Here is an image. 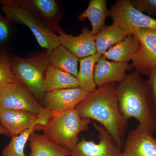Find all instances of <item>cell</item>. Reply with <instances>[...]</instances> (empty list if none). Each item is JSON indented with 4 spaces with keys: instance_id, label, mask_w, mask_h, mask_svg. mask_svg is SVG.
I'll list each match as a JSON object with an SVG mask.
<instances>
[{
    "instance_id": "cell-9",
    "label": "cell",
    "mask_w": 156,
    "mask_h": 156,
    "mask_svg": "<svg viewBox=\"0 0 156 156\" xmlns=\"http://www.w3.org/2000/svg\"><path fill=\"white\" fill-rule=\"evenodd\" d=\"M132 34L137 37L140 46L131 57V66L149 77L156 67V30L139 29Z\"/></svg>"
},
{
    "instance_id": "cell-6",
    "label": "cell",
    "mask_w": 156,
    "mask_h": 156,
    "mask_svg": "<svg viewBox=\"0 0 156 156\" xmlns=\"http://www.w3.org/2000/svg\"><path fill=\"white\" fill-rule=\"evenodd\" d=\"M113 23L127 35L139 29L156 30V20L140 12L130 0H118L108 11Z\"/></svg>"
},
{
    "instance_id": "cell-8",
    "label": "cell",
    "mask_w": 156,
    "mask_h": 156,
    "mask_svg": "<svg viewBox=\"0 0 156 156\" xmlns=\"http://www.w3.org/2000/svg\"><path fill=\"white\" fill-rule=\"evenodd\" d=\"M0 101L2 108L23 111L36 116L44 107L30 90L20 81L0 89Z\"/></svg>"
},
{
    "instance_id": "cell-5",
    "label": "cell",
    "mask_w": 156,
    "mask_h": 156,
    "mask_svg": "<svg viewBox=\"0 0 156 156\" xmlns=\"http://www.w3.org/2000/svg\"><path fill=\"white\" fill-rule=\"evenodd\" d=\"M1 11L12 23L25 26L35 38L39 45L50 52L60 44L58 35L46 27L30 12L17 5L12 0H0Z\"/></svg>"
},
{
    "instance_id": "cell-10",
    "label": "cell",
    "mask_w": 156,
    "mask_h": 156,
    "mask_svg": "<svg viewBox=\"0 0 156 156\" xmlns=\"http://www.w3.org/2000/svg\"><path fill=\"white\" fill-rule=\"evenodd\" d=\"M93 126L98 132L99 141L86 140L83 137L71 151V156H122V151L103 127L95 123Z\"/></svg>"
},
{
    "instance_id": "cell-13",
    "label": "cell",
    "mask_w": 156,
    "mask_h": 156,
    "mask_svg": "<svg viewBox=\"0 0 156 156\" xmlns=\"http://www.w3.org/2000/svg\"><path fill=\"white\" fill-rule=\"evenodd\" d=\"M128 62L109 61L101 56L94 67V80L96 86L101 87L110 83H121L128 75L126 72L132 69Z\"/></svg>"
},
{
    "instance_id": "cell-3",
    "label": "cell",
    "mask_w": 156,
    "mask_h": 156,
    "mask_svg": "<svg viewBox=\"0 0 156 156\" xmlns=\"http://www.w3.org/2000/svg\"><path fill=\"white\" fill-rule=\"evenodd\" d=\"M50 54L49 51L45 50L31 53L25 57L10 56V62L14 74L43 105L46 94L44 80L50 65Z\"/></svg>"
},
{
    "instance_id": "cell-29",
    "label": "cell",
    "mask_w": 156,
    "mask_h": 156,
    "mask_svg": "<svg viewBox=\"0 0 156 156\" xmlns=\"http://www.w3.org/2000/svg\"><path fill=\"white\" fill-rule=\"evenodd\" d=\"M0 134L8 136H11L9 131L5 129L1 124H0Z\"/></svg>"
},
{
    "instance_id": "cell-31",
    "label": "cell",
    "mask_w": 156,
    "mask_h": 156,
    "mask_svg": "<svg viewBox=\"0 0 156 156\" xmlns=\"http://www.w3.org/2000/svg\"><path fill=\"white\" fill-rule=\"evenodd\" d=\"M68 156H71V155Z\"/></svg>"
},
{
    "instance_id": "cell-26",
    "label": "cell",
    "mask_w": 156,
    "mask_h": 156,
    "mask_svg": "<svg viewBox=\"0 0 156 156\" xmlns=\"http://www.w3.org/2000/svg\"><path fill=\"white\" fill-rule=\"evenodd\" d=\"M131 2L140 12H145L150 17L156 16V0H132Z\"/></svg>"
},
{
    "instance_id": "cell-28",
    "label": "cell",
    "mask_w": 156,
    "mask_h": 156,
    "mask_svg": "<svg viewBox=\"0 0 156 156\" xmlns=\"http://www.w3.org/2000/svg\"><path fill=\"white\" fill-rule=\"evenodd\" d=\"M147 81L152 102L156 111V67Z\"/></svg>"
},
{
    "instance_id": "cell-27",
    "label": "cell",
    "mask_w": 156,
    "mask_h": 156,
    "mask_svg": "<svg viewBox=\"0 0 156 156\" xmlns=\"http://www.w3.org/2000/svg\"><path fill=\"white\" fill-rule=\"evenodd\" d=\"M53 116V112L50 109L44 107L37 116V126L41 127L42 129L50 122Z\"/></svg>"
},
{
    "instance_id": "cell-12",
    "label": "cell",
    "mask_w": 156,
    "mask_h": 156,
    "mask_svg": "<svg viewBox=\"0 0 156 156\" xmlns=\"http://www.w3.org/2000/svg\"><path fill=\"white\" fill-rule=\"evenodd\" d=\"M89 94L80 87L47 92L43 105L58 113L75 108Z\"/></svg>"
},
{
    "instance_id": "cell-23",
    "label": "cell",
    "mask_w": 156,
    "mask_h": 156,
    "mask_svg": "<svg viewBox=\"0 0 156 156\" xmlns=\"http://www.w3.org/2000/svg\"><path fill=\"white\" fill-rule=\"evenodd\" d=\"M42 130L41 128H30L16 136H11V141L4 147L2 154V156H31L26 155L24 148L26 144L32 133Z\"/></svg>"
},
{
    "instance_id": "cell-22",
    "label": "cell",
    "mask_w": 156,
    "mask_h": 156,
    "mask_svg": "<svg viewBox=\"0 0 156 156\" xmlns=\"http://www.w3.org/2000/svg\"><path fill=\"white\" fill-rule=\"evenodd\" d=\"M101 56L96 53L80 59V69L76 78L79 87L89 94L94 92L97 89L94 80V67Z\"/></svg>"
},
{
    "instance_id": "cell-17",
    "label": "cell",
    "mask_w": 156,
    "mask_h": 156,
    "mask_svg": "<svg viewBox=\"0 0 156 156\" xmlns=\"http://www.w3.org/2000/svg\"><path fill=\"white\" fill-rule=\"evenodd\" d=\"M108 16L105 0H90L87 9L78 16V20L83 21L89 19L92 25L91 34L97 35L105 27V20Z\"/></svg>"
},
{
    "instance_id": "cell-7",
    "label": "cell",
    "mask_w": 156,
    "mask_h": 156,
    "mask_svg": "<svg viewBox=\"0 0 156 156\" xmlns=\"http://www.w3.org/2000/svg\"><path fill=\"white\" fill-rule=\"evenodd\" d=\"M30 12L46 27L58 34L64 30L60 23L65 12L62 2L57 0H12Z\"/></svg>"
},
{
    "instance_id": "cell-16",
    "label": "cell",
    "mask_w": 156,
    "mask_h": 156,
    "mask_svg": "<svg viewBox=\"0 0 156 156\" xmlns=\"http://www.w3.org/2000/svg\"><path fill=\"white\" fill-rule=\"evenodd\" d=\"M31 156H68L71 151L56 145L43 134L34 132L28 140Z\"/></svg>"
},
{
    "instance_id": "cell-15",
    "label": "cell",
    "mask_w": 156,
    "mask_h": 156,
    "mask_svg": "<svg viewBox=\"0 0 156 156\" xmlns=\"http://www.w3.org/2000/svg\"><path fill=\"white\" fill-rule=\"evenodd\" d=\"M1 125L11 136L19 135L30 128H40L37 126V116L23 111L2 108L1 112Z\"/></svg>"
},
{
    "instance_id": "cell-19",
    "label": "cell",
    "mask_w": 156,
    "mask_h": 156,
    "mask_svg": "<svg viewBox=\"0 0 156 156\" xmlns=\"http://www.w3.org/2000/svg\"><path fill=\"white\" fill-rule=\"evenodd\" d=\"M139 46L137 37L134 34H129L122 41L109 48L102 56L116 62H128Z\"/></svg>"
},
{
    "instance_id": "cell-1",
    "label": "cell",
    "mask_w": 156,
    "mask_h": 156,
    "mask_svg": "<svg viewBox=\"0 0 156 156\" xmlns=\"http://www.w3.org/2000/svg\"><path fill=\"white\" fill-rule=\"evenodd\" d=\"M118 86L116 83H110L98 87L75 109L81 118L100 123L121 149L126 139L128 123L120 110L117 97Z\"/></svg>"
},
{
    "instance_id": "cell-2",
    "label": "cell",
    "mask_w": 156,
    "mask_h": 156,
    "mask_svg": "<svg viewBox=\"0 0 156 156\" xmlns=\"http://www.w3.org/2000/svg\"><path fill=\"white\" fill-rule=\"evenodd\" d=\"M117 97L121 111L128 120L136 119L140 128L156 132V111L152 102L147 81L136 71L118 85Z\"/></svg>"
},
{
    "instance_id": "cell-25",
    "label": "cell",
    "mask_w": 156,
    "mask_h": 156,
    "mask_svg": "<svg viewBox=\"0 0 156 156\" xmlns=\"http://www.w3.org/2000/svg\"><path fill=\"white\" fill-rule=\"evenodd\" d=\"M19 81L14 74L9 52L0 50V89L8 84Z\"/></svg>"
},
{
    "instance_id": "cell-21",
    "label": "cell",
    "mask_w": 156,
    "mask_h": 156,
    "mask_svg": "<svg viewBox=\"0 0 156 156\" xmlns=\"http://www.w3.org/2000/svg\"><path fill=\"white\" fill-rule=\"evenodd\" d=\"M127 35L124 30L115 23L105 27L94 36L96 53L103 55L109 48L122 41Z\"/></svg>"
},
{
    "instance_id": "cell-20",
    "label": "cell",
    "mask_w": 156,
    "mask_h": 156,
    "mask_svg": "<svg viewBox=\"0 0 156 156\" xmlns=\"http://www.w3.org/2000/svg\"><path fill=\"white\" fill-rule=\"evenodd\" d=\"M80 58L67 48L60 44L50 53V65L76 77L78 73V62Z\"/></svg>"
},
{
    "instance_id": "cell-30",
    "label": "cell",
    "mask_w": 156,
    "mask_h": 156,
    "mask_svg": "<svg viewBox=\"0 0 156 156\" xmlns=\"http://www.w3.org/2000/svg\"><path fill=\"white\" fill-rule=\"evenodd\" d=\"M2 106H1V101H0V124H1V110H2Z\"/></svg>"
},
{
    "instance_id": "cell-14",
    "label": "cell",
    "mask_w": 156,
    "mask_h": 156,
    "mask_svg": "<svg viewBox=\"0 0 156 156\" xmlns=\"http://www.w3.org/2000/svg\"><path fill=\"white\" fill-rule=\"evenodd\" d=\"M60 44L67 48L79 58H83L96 53L94 35L87 27L82 30L77 36L62 32L58 34Z\"/></svg>"
},
{
    "instance_id": "cell-11",
    "label": "cell",
    "mask_w": 156,
    "mask_h": 156,
    "mask_svg": "<svg viewBox=\"0 0 156 156\" xmlns=\"http://www.w3.org/2000/svg\"><path fill=\"white\" fill-rule=\"evenodd\" d=\"M123 148L122 156H156V138L137 126L127 135Z\"/></svg>"
},
{
    "instance_id": "cell-18",
    "label": "cell",
    "mask_w": 156,
    "mask_h": 156,
    "mask_svg": "<svg viewBox=\"0 0 156 156\" xmlns=\"http://www.w3.org/2000/svg\"><path fill=\"white\" fill-rule=\"evenodd\" d=\"M79 87L76 77L50 65L49 66L44 80V88L46 93Z\"/></svg>"
},
{
    "instance_id": "cell-24",
    "label": "cell",
    "mask_w": 156,
    "mask_h": 156,
    "mask_svg": "<svg viewBox=\"0 0 156 156\" xmlns=\"http://www.w3.org/2000/svg\"><path fill=\"white\" fill-rule=\"evenodd\" d=\"M17 34L16 28L0 13V50L9 52Z\"/></svg>"
},
{
    "instance_id": "cell-4",
    "label": "cell",
    "mask_w": 156,
    "mask_h": 156,
    "mask_svg": "<svg viewBox=\"0 0 156 156\" xmlns=\"http://www.w3.org/2000/svg\"><path fill=\"white\" fill-rule=\"evenodd\" d=\"M91 120L80 116L75 109L53 114L42 129L43 135L56 145L72 151L80 141L78 135L89 130Z\"/></svg>"
}]
</instances>
